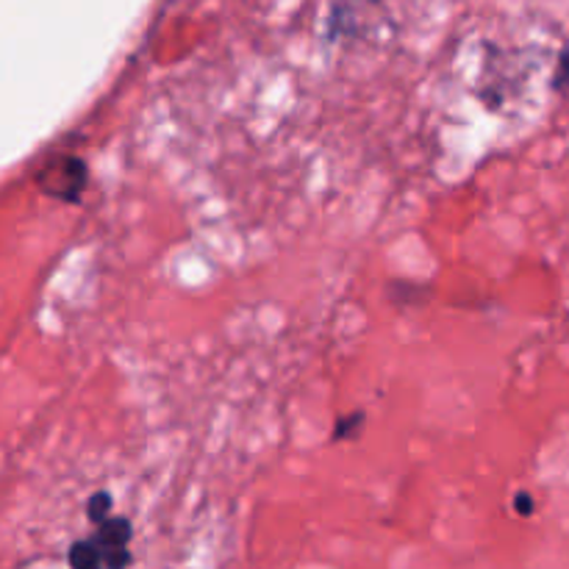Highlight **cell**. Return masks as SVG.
Listing matches in <instances>:
<instances>
[{"instance_id": "cell-3", "label": "cell", "mask_w": 569, "mask_h": 569, "mask_svg": "<svg viewBox=\"0 0 569 569\" xmlns=\"http://www.w3.org/2000/svg\"><path fill=\"white\" fill-rule=\"evenodd\" d=\"M67 561H70V569H106L103 553H100L92 539H81V542L72 545Z\"/></svg>"}, {"instance_id": "cell-6", "label": "cell", "mask_w": 569, "mask_h": 569, "mask_svg": "<svg viewBox=\"0 0 569 569\" xmlns=\"http://www.w3.org/2000/svg\"><path fill=\"white\" fill-rule=\"evenodd\" d=\"M515 506H517V511H520L522 517H528V515H531V511H533V498H531V495L520 492V495H517V498H515Z\"/></svg>"}, {"instance_id": "cell-4", "label": "cell", "mask_w": 569, "mask_h": 569, "mask_svg": "<svg viewBox=\"0 0 569 569\" xmlns=\"http://www.w3.org/2000/svg\"><path fill=\"white\" fill-rule=\"evenodd\" d=\"M111 506H114V500H111L109 492H94L92 498L87 500L89 522L98 528V526H103L106 520H111Z\"/></svg>"}, {"instance_id": "cell-5", "label": "cell", "mask_w": 569, "mask_h": 569, "mask_svg": "<svg viewBox=\"0 0 569 569\" xmlns=\"http://www.w3.org/2000/svg\"><path fill=\"white\" fill-rule=\"evenodd\" d=\"M361 420H365V415H350V417H342V420H339V426H337V433H333V437L337 439H345L348 437L350 431H356V428L361 426Z\"/></svg>"}, {"instance_id": "cell-2", "label": "cell", "mask_w": 569, "mask_h": 569, "mask_svg": "<svg viewBox=\"0 0 569 569\" xmlns=\"http://www.w3.org/2000/svg\"><path fill=\"white\" fill-rule=\"evenodd\" d=\"M131 537H133L131 522H128L126 517H111V520H106L103 526L94 528L92 542L98 545V550L103 553V561H106L109 556L128 550V542H131Z\"/></svg>"}, {"instance_id": "cell-1", "label": "cell", "mask_w": 569, "mask_h": 569, "mask_svg": "<svg viewBox=\"0 0 569 569\" xmlns=\"http://www.w3.org/2000/svg\"><path fill=\"white\" fill-rule=\"evenodd\" d=\"M39 189L61 200H76L87 187V164L76 156H61L37 176Z\"/></svg>"}]
</instances>
